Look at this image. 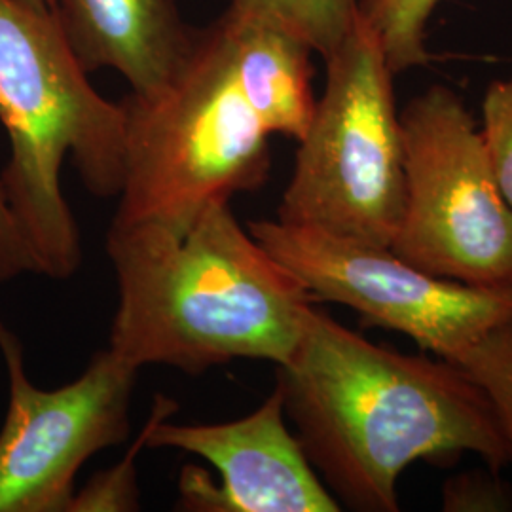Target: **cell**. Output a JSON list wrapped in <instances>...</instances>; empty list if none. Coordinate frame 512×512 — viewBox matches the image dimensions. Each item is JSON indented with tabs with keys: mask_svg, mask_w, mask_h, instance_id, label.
Masks as SVG:
<instances>
[{
	"mask_svg": "<svg viewBox=\"0 0 512 512\" xmlns=\"http://www.w3.org/2000/svg\"><path fill=\"white\" fill-rule=\"evenodd\" d=\"M306 42L224 12L194 31L162 86L129 93L126 169L110 228L181 232L213 203L262 188L270 139L296 143L317 105Z\"/></svg>",
	"mask_w": 512,
	"mask_h": 512,
	"instance_id": "obj_1",
	"label": "cell"
},
{
	"mask_svg": "<svg viewBox=\"0 0 512 512\" xmlns=\"http://www.w3.org/2000/svg\"><path fill=\"white\" fill-rule=\"evenodd\" d=\"M275 387L315 473L351 511H399L397 480L414 461H512L492 404L458 365L376 346L315 304Z\"/></svg>",
	"mask_w": 512,
	"mask_h": 512,
	"instance_id": "obj_2",
	"label": "cell"
},
{
	"mask_svg": "<svg viewBox=\"0 0 512 512\" xmlns=\"http://www.w3.org/2000/svg\"><path fill=\"white\" fill-rule=\"evenodd\" d=\"M118 308L109 348L137 368L202 374L236 359L285 365L317 302L236 219L213 203L181 232L109 228Z\"/></svg>",
	"mask_w": 512,
	"mask_h": 512,
	"instance_id": "obj_3",
	"label": "cell"
},
{
	"mask_svg": "<svg viewBox=\"0 0 512 512\" xmlns=\"http://www.w3.org/2000/svg\"><path fill=\"white\" fill-rule=\"evenodd\" d=\"M52 10L0 0V122L10 158L0 190L33 262V274L71 279L84 249L61 190L71 156L97 198H118L126 169V116L88 80Z\"/></svg>",
	"mask_w": 512,
	"mask_h": 512,
	"instance_id": "obj_4",
	"label": "cell"
},
{
	"mask_svg": "<svg viewBox=\"0 0 512 512\" xmlns=\"http://www.w3.org/2000/svg\"><path fill=\"white\" fill-rule=\"evenodd\" d=\"M325 65V90L298 141L277 220L391 247L404 207L397 74L361 18Z\"/></svg>",
	"mask_w": 512,
	"mask_h": 512,
	"instance_id": "obj_5",
	"label": "cell"
},
{
	"mask_svg": "<svg viewBox=\"0 0 512 512\" xmlns=\"http://www.w3.org/2000/svg\"><path fill=\"white\" fill-rule=\"evenodd\" d=\"M404 207L391 251L423 272L512 293V209L475 118L435 84L401 110Z\"/></svg>",
	"mask_w": 512,
	"mask_h": 512,
	"instance_id": "obj_6",
	"label": "cell"
},
{
	"mask_svg": "<svg viewBox=\"0 0 512 512\" xmlns=\"http://www.w3.org/2000/svg\"><path fill=\"white\" fill-rule=\"evenodd\" d=\"M247 230L317 302L342 304L365 327L403 332L450 363L512 315V293L423 272L389 247L277 219L251 220Z\"/></svg>",
	"mask_w": 512,
	"mask_h": 512,
	"instance_id": "obj_7",
	"label": "cell"
},
{
	"mask_svg": "<svg viewBox=\"0 0 512 512\" xmlns=\"http://www.w3.org/2000/svg\"><path fill=\"white\" fill-rule=\"evenodd\" d=\"M8 410L0 427V512H67L82 465L131 435L139 370L101 349L71 382L52 391L33 384L18 334L0 319Z\"/></svg>",
	"mask_w": 512,
	"mask_h": 512,
	"instance_id": "obj_8",
	"label": "cell"
},
{
	"mask_svg": "<svg viewBox=\"0 0 512 512\" xmlns=\"http://www.w3.org/2000/svg\"><path fill=\"white\" fill-rule=\"evenodd\" d=\"M179 408L154 397L148 448H173L209 461L220 476L184 465L177 509L190 512H338L342 507L315 473L287 425L283 399L272 395L251 414L224 423H171Z\"/></svg>",
	"mask_w": 512,
	"mask_h": 512,
	"instance_id": "obj_9",
	"label": "cell"
},
{
	"mask_svg": "<svg viewBox=\"0 0 512 512\" xmlns=\"http://www.w3.org/2000/svg\"><path fill=\"white\" fill-rule=\"evenodd\" d=\"M54 10L82 67L118 71L131 93L162 86L194 35L175 0H55Z\"/></svg>",
	"mask_w": 512,
	"mask_h": 512,
	"instance_id": "obj_10",
	"label": "cell"
},
{
	"mask_svg": "<svg viewBox=\"0 0 512 512\" xmlns=\"http://www.w3.org/2000/svg\"><path fill=\"white\" fill-rule=\"evenodd\" d=\"M226 12L291 33L323 59L359 23L357 0H232Z\"/></svg>",
	"mask_w": 512,
	"mask_h": 512,
	"instance_id": "obj_11",
	"label": "cell"
},
{
	"mask_svg": "<svg viewBox=\"0 0 512 512\" xmlns=\"http://www.w3.org/2000/svg\"><path fill=\"white\" fill-rule=\"evenodd\" d=\"M440 0H357L359 18L380 42L395 74L429 61L427 23Z\"/></svg>",
	"mask_w": 512,
	"mask_h": 512,
	"instance_id": "obj_12",
	"label": "cell"
},
{
	"mask_svg": "<svg viewBox=\"0 0 512 512\" xmlns=\"http://www.w3.org/2000/svg\"><path fill=\"white\" fill-rule=\"evenodd\" d=\"M454 365L486 395L512 448V315L484 332Z\"/></svg>",
	"mask_w": 512,
	"mask_h": 512,
	"instance_id": "obj_13",
	"label": "cell"
},
{
	"mask_svg": "<svg viewBox=\"0 0 512 512\" xmlns=\"http://www.w3.org/2000/svg\"><path fill=\"white\" fill-rule=\"evenodd\" d=\"M152 427V412L139 435L131 442L120 463L101 471L88 480L82 490H76L67 512H133L141 509V494L137 484V458L148 448V433Z\"/></svg>",
	"mask_w": 512,
	"mask_h": 512,
	"instance_id": "obj_14",
	"label": "cell"
},
{
	"mask_svg": "<svg viewBox=\"0 0 512 512\" xmlns=\"http://www.w3.org/2000/svg\"><path fill=\"white\" fill-rule=\"evenodd\" d=\"M480 135L495 181L512 209V76L488 86L482 101Z\"/></svg>",
	"mask_w": 512,
	"mask_h": 512,
	"instance_id": "obj_15",
	"label": "cell"
},
{
	"mask_svg": "<svg viewBox=\"0 0 512 512\" xmlns=\"http://www.w3.org/2000/svg\"><path fill=\"white\" fill-rule=\"evenodd\" d=\"M33 274V262L0 190V283Z\"/></svg>",
	"mask_w": 512,
	"mask_h": 512,
	"instance_id": "obj_16",
	"label": "cell"
},
{
	"mask_svg": "<svg viewBox=\"0 0 512 512\" xmlns=\"http://www.w3.org/2000/svg\"><path fill=\"white\" fill-rule=\"evenodd\" d=\"M18 2L35 10H52L55 4V0H18Z\"/></svg>",
	"mask_w": 512,
	"mask_h": 512,
	"instance_id": "obj_17",
	"label": "cell"
}]
</instances>
